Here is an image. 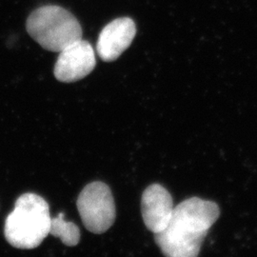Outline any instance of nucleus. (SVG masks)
Segmentation results:
<instances>
[{"instance_id":"7ed1b4c3","label":"nucleus","mask_w":257,"mask_h":257,"mask_svg":"<svg viewBox=\"0 0 257 257\" xmlns=\"http://www.w3.org/2000/svg\"><path fill=\"white\" fill-rule=\"evenodd\" d=\"M26 29L33 39L51 52L60 53L82 38V28L78 20L69 11L56 5L35 10L28 18Z\"/></svg>"},{"instance_id":"423d86ee","label":"nucleus","mask_w":257,"mask_h":257,"mask_svg":"<svg viewBox=\"0 0 257 257\" xmlns=\"http://www.w3.org/2000/svg\"><path fill=\"white\" fill-rule=\"evenodd\" d=\"M137 35L135 21L130 18L114 19L103 28L99 35L96 52L103 61L116 60L132 44Z\"/></svg>"},{"instance_id":"20e7f679","label":"nucleus","mask_w":257,"mask_h":257,"mask_svg":"<svg viewBox=\"0 0 257 257\" xmlns=\"http://www.w3.org/2000/svg\"><path fill=\"white\" fill-rule=\"evenodd\" d=\"M84 227L91 232L101 234L113 225L115 204L109 186L100 181L88 184L76 202Z\"/></svg>"},{"instance_id":"0eeeda50","label":"nucleus","mask_w":257,"mask_h":257,"mask_svg":"<svg viewBox=\"0 0 257 257\" xmlns=\"http://www.w3.org/2000/svg\"><path fill=\"white\" fill-rule=\"evenodd\" d=\"M173 211V197L163 186L153 184L144 191L141 198V212L148 230L155 234L164 230Z\"/></svg>"},{"instance_id":"39448f33","label":"nucleus","mask_w":257,"mask_h":257,"mask_svg":"<svg viewBox=\"0 0 257 257\" xmlns=\"http://www.w3.org/2000/svg\"><path fill=\"white\" fill-rule=\"evenodd\" d=\"M96 65L92 45L86 40H76L58 55L54 74L60 82L78 81L91 74Z\"/></svg>"},{"instance_id":"f257e3e1","label":"nucleus","mask_w":257,"mask_h":257,"mask_svg":"<svg viewBox=\"0 0 257 257\" xmlns=\"http://www.w3.org/2000/svg\"><path fill=\"white\" fill-rule=\"evenodd\" d=\"M219 215L216 203L189 198L174 208L167 227L155 234L156 244L165 256H197L208 231Z\"/></svg>"},{"instance_id":"f03ea898","label":"nucleus","mask_w":257,"mask_h":257,"mask_svg":"<svg viewBox=\"0 0 257 257\" xmlns=\"http://www.w3.org/2000/svg\"><path fill=\"white\" fill-rule=\"evenodd\" d=\"M51 220L45 199L36 193H24L5 221V238L15 248H37L50 234Z\"/></svg>"},{"instance_id":"6e6552de","label":"nucleus","mask_w":257,"mask_h":257,"mask_svg":"<svg viewBox=\"0 0 257 257\" xmlns=\"http://www.w3.org/2000/svg\"><path fill=\"white\" fill-rule=\"evenodd\" d=\"M50 234L61 239L62 243L67 246L73 247L80 241V230L73 223L64 219V213L60 212L58 216L52 218Z\"/></svg>"}]
</instances>
